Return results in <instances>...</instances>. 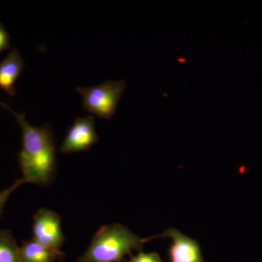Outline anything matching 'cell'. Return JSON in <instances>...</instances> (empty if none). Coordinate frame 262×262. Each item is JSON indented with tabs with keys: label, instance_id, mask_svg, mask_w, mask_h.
I'll return each mask as SVG.
<instances>
[{
	"label": "cell",
	"instance_id": "6",
	"mask_svg": "<svg viewBox=\"0 0 262 262\" xmlns=\"http://www.w3.org/2000/svg\"><path fill=\"white\" fill-rule=\"evenodd\" d=\"M160 236L170 237L173 241L168 250L170 262H205L200 245L195 239L173 228L167 229Z\"/></svg>",
	"mask_w": 262,
	"mask_h": 262
},
{
	"label": "cell",
	"instance_id": "9",
	"mask_svg": "<svg viewBox=\"0 0 262 262\" xmlns=\"http://www.w3.org/2000/svg\"><path fill=\"white\" fill-rule=\"evenodd\" d=\"M0 262H23L20 247L9 230L0 229Z\"/></svg>",
	"mask_w": 262,
	"mask_h": 262
},
{
	"label": "cell",
	"instance_id": "2",
	"mask_svg": "<svg viewBox=\"0 0 262 262\" xmlns=\"http://www.w3.org/2000/svg\"><path fill=\"white\" fill-rule=\"evenodd\" d=\"M152 239L141 238L124 226H103L93 237L87 251L77 262H122L133 250L141 251L144 244Z\"/></svg>",
	"mask_w": 262,
	"mask_h": 262
},
{
	"label": "cell",
	"instance_id": "4",
	"mask_svg": "<svg viewBox=\"0 0 262 262\" xmlns=\"http://www.w3.org/2000/svg\"><path fill=\"white\" fill-rule=\"evenodd\" d=\"M32 241L46 247L60 249L64 236L59 215L46 208L39 209L34 215Z\"/></svg>",
	"mask_w": 262,
	"mask_h": 262
},
{
	"label": "cell",
	"instance_id": "5",
	"mask_svg": "<svg viewBox=\"0 0 262 262\" xmlns=\"http://www.w3.org/2000/svg\"><path fill=\"white\" fill-rule=\"evenodd\" d=\"M99 137L95 130L94 117H77L67 132L60 151L63 154L89 150L97 143Z\"/></svg>",
	"mask_w": 262,
	"mask_h": 262
},
{
	"label": "cell",
	"instance_id": "11",
	"mask_svg": "<svg viewBox=\"0 0 262 262\" xmlns=\"http://www.w3.org/2000/svg\"><path fill=\"white\" fill-rule=\"evenodd\" d=\"M122 262H163L159 254L157 253L139 252L136 256H130L128 261Z\"/></svg>",
	"mask_w": 262,
	"mask_h": 262
},
{
	"label": "cell",
	"instance_id": "12",
	"mask_svg": "<svg viewBox=\"0 0 262 262\" xmlns=\"http://www.w3.org/2000/svg\"><path fill=\"white\" fill-rule=\"evenodd\" d=\"M10 48V36L4 25L0 22V54Z\"/></svg>",
	"mask_w": 262,
	"mask_h": 262
},
{
	"label": "cell",
	"instance_id": "8",
	"mask_svg": "<svg viewBox=\"0 0 262 262\" xmlns=\"http://www.w3.org/2000/svg\"><path fill=\"white\" fill-rule=\"evenodd\" d=\"M20 253L23 262H54L64 256L60 249L46 247L34 241L24 242Z\"/></svg>",
	"mask_w": 262,
	"mask_h": 262
},
{
	"label": "cell",
	"instance_id": "3",
	"mask_svg": "<svg viewBox=\"0 0 262 262\" xmlns=\"http://www.w3.org/2000/svg\"><path fill=\"white\" fill-rule=\"evenodd\" d=\"M125 81H106L98 85L77 88L83 99V107L88 113L104 120L111 119L116 113L119 100L126 89Z\"/></svg>",
	"mask_w": 262,
	"mask_h": 262
},
{
	"label": "cell",
	"instance_id": "1",
	"mask_svg": "<svg viewBox=\"0 0 262 262\" xmlns=\"http://www.w3.org/2000/svg\"><path fill=\"white\" fill-rule=\"evenodd\" d=\"M0 106L8 110L22 130V149L18 162L27 183L46 185L51 182L56 168V149L50 127L32 126L23 113H15L5 103Z\"/></svg>",
	"mask_w": 262,
	"mask_h": 262
},
{
	"label": "cell",
	"instance_id": "7",
	"mask_svg": "<svg viewBox=\"0 0 262 262\" xmlns=\"http://www.w3.org/2000/svg\"><path fill=\"white\" fill-rule=\"evenodd\" d=\"M24 59L16 48H13L0 62V89L9 96L16 94L14 84L24 69Z\"/></svg>",
	"mask_w": 262,
	"mask_h": 262
},
{
	"label": "cell",
	"instance_id": "10",
	"mask_svg": "<svg viewBox=\"0 0 262 262\" xmlns=\"http://www.w3.org/2000/svg\"><path fill=\"white\" fill-rule=\"evenodd\" d=\"M27 182L24 179H18L13 183V185L10 186L8 189H5L4 190L0 191V215H2L3 211V208L6 202L9 199L10 196L13 194V192L16 190L22 184H26Z\"/></svg>",
	"mask_w": 262,
	"mask_h": 262
}]
</instances>
